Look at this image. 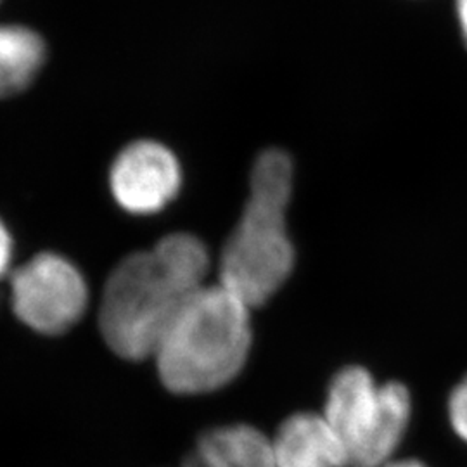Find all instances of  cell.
Here are the masks:
<instances>
[{"label": "cell", "instance_id": "obj_11", "mask_svg": "<svg viewBox=\"0 0 467 467\" xmlns=\"http://www.w3.org/2000/svg\"><path fill=\"white\" fill-rule=\"evenodd\" d=\"M11 262H13V237L7 231L5 223L0 220V279H4L9 274Z\"/></svg>", "mask_w": 467, "mask_h": 467}, {"label": "cell", "instance_id": "obj_2", "mask_svg": "<svg viewBox=\"0 0 467 467\" xmlns=\"http://www.w3.org/2000/svg\"><path fill=\"white\" fill-rule=\"evenodd\" d=\"M250 310L222 284L194 293L152 355L165 388L201 395L235 379L250 355Z\"/></svg>", "mask_w": 467, "mask_h": 467}, {"label": "cell", "instance_id": "obj_1", "mask_svg": "<svg viewBox=\"0 0 467 467\" xmlns=\"http://www.w3.org/2000/svg\"><path fill=\"white\" fill-rule=\"evenodd\" d=\"M210 253L196 235L175 233L123 258L104 284L99 331L118 357L144 360L187 301L204 285Z\"/></svg>", "mask_w": 467, "mask_h": 467}, {"label": "cell", "instance_id": "obj_6", "mask_svg": "<svg viewBox=\"0 0 467 467\" xmlns=\"http://www.w3.org/2000/svg\"><path fill=\"white\" fill-rule=\"evenodd\" d=\"M182 168L167 146L137 140L115 158L109 189L118 204L132 215H152L177 198Z\"/></svg>", "mask_w": 467, "mask_h": 467}, {"label": "cell", "instance_id": "obj_13", "mask_svg": "<svg viewBox=\"0 0 467 467\" xmlns=\"http://www.w3.org/2000/svg\"><path fill=\"white\" fill-rule=\"evenodd\" d=\"M381 467H428L420 461H414V459H401V461H389Z\"/></svg>", "mask_w": 467, "mask_h": 467}, {"label": "cell", "instance_id": "obj_4", "mask_svg": "<svg viewBox=\"0 0 467 467\" xmlns=\"http://www.w3.org/2000/svg\"><path fill=\"white\" fill-rule=\"evenodd\" d=\"M412 400L400 383L378 384L364 368L334 376L324 418L341 438L350 467H381L393 461L410 424Z\"/></svg>", "mask_w": 467, "mask_h": 467}, {"label": "cell", "instance_id": "obj_7", "mask_svg": "<svg viewBox=\"0 0 467 467\" xmlns=\"http://www.w3.org/2000/svg\"><path fill=\"white\" fill-rule=\"evenodd\" d=\"M277 467H350L341 438L324 414L298 412L272 438Z\"/></svg>", "mask_w": 467, "mask_h": 467}, {"label": "cell", "instance_id": "obj_9", "mask_svg": "<svg viewBox=\"0 0 467 467\" xmlns=\"http://www.w3.org/2000/svg\"><path fill=\"white\" fill-rule=\"evenodd\" d=\"M44 61L40 35L19 25H0V99L30 87Z\"/></svg>", "mask_w": 467, "mask_h": 467}, {"label": "cell", "instance_id": "obj_10", "mask_svg": "<svg viewBox=\"0 0 467 467\" xmlns=\"http://www.w3.org/2000/svg\"><path fill=\"white\" fill-rule=\"evenodd\" d=\"M447 412L453 433L467 443V374L451 388Z\"/></svg>", "mask_w": 467, "mask_h": 467}, {"label": "cell", "instance_id": "obj_12", "mask_svg": "<svg viewBox=\"0 0 467 467\" xmlns=\"http://www.w3.org/2000/svg\"><path fill=\"white\" fill-rule=\"evenodd\" d=\"M455 9H457L459 26H461L462 38H464L467 47V0H455Z\"/></svg>", "mask_w": 467, "mask_h": 467}, {"label": "cell", "instance_id": "obj_8", "mask_svg": "<svg viewBox=\"0 0 467 467\" xmlns=\"http://www.w3.org/2000/svg\"><path fill=\"white\" fill-rule=\"evenodd\" d=\"M191 455L206 467H277L272 438L250 424L220 426L201 434Z\"/></svg>", "mask_w": 467, "mask_h": 467}, {"label": "cell", "instance_id": "obj_5", "mask_svg": "<svg viewBox=\"0 0 467 467\" xmlns=\"http://www.w3.org/2000/svg\"><path fill=\"white\" fill-rule=\"evenodd\" d=\"M11 305L36 333H67L84 317L88 287L78 268L56 253H40L11 274Z\"/></svg>", "mask_w": 467, "mask_h": 467}, {"label": "cell", "instance_id": "obj_3", "mask_svg": "<svg viewBox=\"0 0 467 467\" xmlns=\"http://www.w3.org/2000/svg\"><path fill=\"white\" fill-rule=\"evenodd\" d=\"M291 192V158L281 150H264L251 170L248 202L218 264V284L250 308L267 303L295 267V248L285 227Z\"/></svg>", "mask_w": 467, "mask_h": 467}, {"label": "cell", "instance_id": "obj_14", "mask_svg": "<svg viewBox=\"0 0 467 467\" xmlns=\"http://www.w3.org/2000/svg\"><path fill=\"white\" fill-rule=\"evenodd\" d=\"M184 467H206L204 464H201L200 461L194 457V455H189L185 459Z\"/></svg>", "mask_w": 467, "mask_h": 467}]
</instances>
